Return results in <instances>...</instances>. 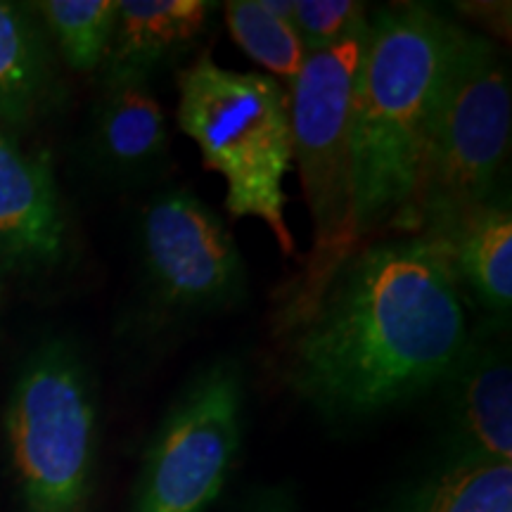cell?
<instances>
[{
    "label": "cell",
    "mask_w": 512,
    "mask_h": 512,
    "mask_svg": "<svg viewBox=\"0 0 512 512\" xmlns=\"http://www.w3.org/2000/svg\"><path fill=\"white\" fill-rule=\"evenodd\" d=\"M283 337L290 387L328 420H361L439 387L463 354L465 297L422 235L361 242Z\"/></svg>",
    "instance_id": "cell-1"
},
{
    "label": "cell",
    "mask_w": 512,
    "mask_h": 512,
    "mask_svg": "<svg viewBox=\"0 0 512 512\" xmlns=\"http://www.w3.org/2000/svg\"><path fill=\"white\" fill-rule=\"evenodd\" d=\"M460 27L420 3L368 19L356 83V245L411 233L427 133Z\"/></svg>",
    "instance_id": "cell-2"
},
{
    "label": "cell",
    "mask_w": 512,
    "mask_h": 512,
    "mask_svg": "<svg viewBox=\"0 0 512 512\" xmlns=\"http://www.w3.org/2000/svg\"><path fill=\"white\" fill-rule=\"evenodd\" d=\"M178 128L200 150L204 169L226 181L233 219H259L287 259L299 249L285 219L292 166L290 93L268 74L235 72L202 53L176 76Z\"/></svg>",
    "instance_id": "cell-3"
},
{
    "label": "cell",
    "mask_w": 512,
    "mask_h": 512,
    "mask_svg": "<svg viewBox=\"0 0 512 512\" xmlns=\"http://www.w3.org/2000/svg\"><path fill=\"white\" fill-rule=\"evenodd\" d=\"M370 19V17H368ZM368 19L328 48L306 50L290 88L292 159L309 207L313 249L283 294L278 332L297 323L347 256L354 252V112L356 83L368 46Z\"/></svg>",
    "instance_id": "cell-4"
},
{
    "label": "cell",
    "mask_w": 512,
    "mask_h": 512,
    "mask_svg": "<svg viewBox=\"0 0 512 512\" xmlns=\"http://www.w3.org/2000/svg\"><path fill=\"white\" fill-rule=\"evenodd\" d=\"M17 512H91L100 418L91 368L53 337L19 368L5 406Z\"/></svg>",
    "instance_id": "cell-5"
},
{
    "label": "cell",
    "mask_w": 512,
    "mask_h": 512,
    "mask_svg": "<svg viewBox=\"0 0 512 512\" xmlns=\"http://www.w3.org/2000/svg\"><path fill=\"white\" fill-rule=\"evenodd\" d=\"M510 128L508 60L494 41L460 27L427 133L408 235L498 195Z\"/></svg>",
    "instance_id": "cell-6"
},
{
    "label": "cell",
    "mask_w": 512,
    "mask_h": 512,
    "mask_svg": "<svg viewBox=\"0 0 512 512\" xmlns=\"http://www.w3.org/2000/svg\"><path fill=\"white\" fill-rule=\"evenodd\" d=\"M245 375L235 358L197 370L176 396L140 460L128 512H207L238 463Z\"/></svg>",
    "instance_id": "cell-7"
},
{
    "label": "cell",
    "mask_w": 512,
    "mask_h": 512,
    "mask_svg": "<svg viewBox=\"0 0 512 512\" xmlns=\"http://www.w3.org/2000/svg\"><path fill=\"white\" fill-rule=\"evenodd\" d=\"M138 259L147 297L162 316L228 309L247 292V268L233 233L185 188L157 192L138 216Z\"/></svg>",
    "instance_id": "cell-8"
},
{
    "label": "cell",
    "mask_w": 512,
    "mask_h": 512,
    "mask_svg": "<svg viewBox=\"0 0 512 512\" xmlns=\"http://www.w3.org/2000/svg\"><path fill=\"white\" fill-rule=\"evenodd\" d=\"M439 387L458 456H484L512 463V363L508 325L491 318L470 330L467 344Z\"/></svg>",
    "instance_id": "cell-9"
},
{
    "label": "cell",
    "mask_w": 512,
    "mask_h": 512,
    "mask_svg": "<svg viewBox=\"0 0 512 512\" xmlns=\"http://www.w3.org/2000/svg\"><path fill=\"white\" fill-rule=\"evenodd\" d=\"M69 228L46 159L0 131V264L41 271L67 256Z\"/></svg>",
    "instance_id": "cell-10"
},
{
    "label": "cell",
    "mask_w": 512,
    "mask_h": 512,
    "mask_svg": "<svg viewBox=\"0 0 512 512\" xmlns=\"http://www.w3.org/2000/svg\"><path fill=\"white\" fill-rule=\"evenodd\" d=\"M91 150L107 174L140 181L169 164V124L150 88V76H102L93 107Z\"/></svg>",
    "instance_id": "cell-11"
},
{
    "label": "cell",
    "mask_w": 512,
    "mask_h": 512,
    "mask_svg": "<svg viewBox=\"0 0 512 512\" xmlns=\"http://www.w3.org/2000/svg\"><path fill=\"white\" fill-rule=\"evenodd\" d=\"M420 235L439 249L463 294L467 290L491 311V316L508 320L512 304V214L508 200L494 195Z\"/></svg>",
    "instance_id": "cell-12"
},
{
    "label": "cell",
    "mask_w": 512,
    "mask_h": 512,
    "mask_svg": "<svg viewBox=\"0 0 512 512\" xmlns=\"http://www.w3.org/2000/svg\"><path fill=\"white\" fill-rule=\"evenodd\" d=\"M214 8L207 0H119L105 76H150L202 36Z\"/></svg>",
    "instance_id": "cell-13"
},
{
    "label": "cell",
    "mask_w": 512,
    "mask_h": 512,
    "mask_svg": "<svg viewBox=\"0 0 512 512\" xmlns=\"http://www.w3.org/2000/svg\"><path fill=\"white\" fill-rule=\"evenodd\" d=\"M55 64L41 22L27 5L0 0V119L29 124L50 105Z\"/></svg>",
    "instance_id": "cell-14"
},
{
    "label": "cell",
    "mask_w": 512,
    "mask_h": 512,
    "mask_svg": "<svg viewBox=\"0 0 512 512\" xmlns=\"http://www.w3.org/2000/svg\"><path fill=\"white\" fill-rule=\"evenodd\" d=\"M401 512H512V463L456 453L408 496Z\"/></svg>",
    "instance_id": "cell-15"
},
{
    "label": "cell",
    "mask_w": 512,
    "mask_h": 512,
    "mask_svg": "<svg viewBox=\"0 0 512 512\" xmlns=\"http://www.w3.org/2000/svg\"><path fill=\"white\" fill-rule=\"evenodd\" d=\"M119 0H43L29 8L76 72H95L112 46Z\"/></svg>",
    "instance_id": "cell-16"
},
{
    "label": "cell",
    "mask_w": 512,
    "mask_h": 512,
    "mask_svg": "<svg viewBox=\"0 0 512 512\" xmlns=\"http://www.w3.org/2000/svg\"><path fill=\"white\" fill-rule=\"evenodd\" d=\"M223 15L230 38L242 53L290 91L306 57L304 41L290 19L271 15L261 0H230L223 5Z\"/></svg>",
    "instance_id": "cell-17"
},
{
    "label": "cell",
    "mask_w": 512,
    "mask_h": 512,
    "mask_svg": "<svg viewBox=\"0 0 512 512\" xmlns=\"http://www.w3.org/2000/svg\"><path fill=\"white\" fill-rule=\"evenodd\" d=\"M370 17L356 0H294L292 24L306 50L328 48L347 38Z\"/></svg>",
    "instance_id": "cell-18"
},
{
    "label": "cell",
    "mask_w": 512,
    "mask_h": 512,
    "mask_svg": "<svg viewBox=\"0 0 512 512\" xmlns=\"http://www.w3.org/2000/svg\"><path fill=\"white\" fill-rule=\"evenodd\" d=\"M235 512H299V505L290 489L271 486V489H261L249 496Z\"/></svg>",
    "instance_id": "cell-19"
},
{
    "label": "cell",
    "mask_w": 512,
    "mask_h": 512,
    "mask_svg": "<svg viewBox=\"0 0 512 512\" xmlns=\"http://www.w3.org/2000/svg\"><path fill=\"white\" fill-rule=\"evenodd\" d=\"M5 273V268H3V264H0V275H3Z\"/></svg>",
    "instance_id": "cell-20"
}]
</instances>
